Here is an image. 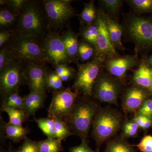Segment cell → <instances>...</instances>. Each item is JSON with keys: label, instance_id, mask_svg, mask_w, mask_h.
<instances>
[{"label": "cell", "instance_id": "6da1fadb", "mask_svg": "<svg viewBox=\"0 0 152 152\" xmlns=\"http://www.w3.org/2000/svg\"><path fill=\"white\" fill-rule=\"evenodd\" d=\"M77 100L70 113L63 119L73 134L79 136L82 140H86L98 112V106L94 101L88 99Z\"/></svg>", "mask_w": 152, "mask_h": 152}, {"label": "cell", "instance_id": "7a4b0ae2", "mask_svg": "<svg viewBox=\"0 0 152 152\" xmlns=\"http://www.w3.org/2000/svg\"><path fill=\"white\" fill-rule=\"evenodd\" d=\"M36 39L17 34L10 38L7 46L12 52L15 59L42 64L47 61L46 57L42 45Z\"/></svg>", "mask_w": 152, "mask_h": 152}, {"label": "cell", "instance_id": "3957f363", "mask_svg": "<svg viewBox=\"0 0 152 152\" xmlns=\"http://www.w3.org/2000/svg\"><path fill=\"white\" fill-rule=\"evenodd\" d=\"M43 16L40 7L35 2H28L20 14L17 34L38 39L44 32Z\"/></svg>", "mask_w": 152, "mask_h": 152}, {"label": "cell", "instance_id": "277c9868", "mask_svg": "<svg viewBox=\"0 0 152 152\" xmlns=\"http://www.w3.org/2000/svg\"><path fill=\"white\" fill-rule=\"evenodd\" d=\"M121 118L110 109L98 111L92 124V135L98 145L113 137L121 127Z\"/></svg>", "mask_w": 152, "mask_h": 152}, {"label": "cell", "instance_id": "5b68a950", "mask_svg": "<svg viewBox=\"0 0 152 152\" xmlns=\"http://www.w3.org/2000/svg\"><path fill=\"white\" fill-rule=\"evenodd\" d=\"M126 32L131 40L140 50L152 47V20L133 16L128 19Z\"/></svg>", "mask_w": 152, "mask_h": 152}, {"label": "cell", "instance_id": "8992f818", "mask_svg": "<svg viewBox=\"0 0 152 152\" xmlns=\"http://www.w3.org/2000/svg\"><path fill=\"white\" fill-rule=\"evenodd\" d=\"M104 61L102 58L95 57L91 61L79 65L73 85L75 91L81 92L86 96L93 95L95 82Z\"/></svg>", "mask_w": 152, "mask_h": 152}, {"label": "cell", "instance_id": "52a82bcc", "mask_svg": "<svg viewBox=\"0 0 152 152\" xmlns=\"http://www.w3.org/2000/svg\"><path fill=\"white\" fill-rule=\"evenodd\" d=\"M16 59L11 60L0 74V92L2 100L12 93L18 91L25 79L24 69Z\"/></svg>", "mask_w": 152, "mask_h": 152}, {"label": "cell", "instance_id": "ba28073f", "mask_svg": "<svg viewBox=\"0 0 152 152\" xmlns=\"http://www.w3.org/2000/svg\"><path fill=\"white\" fill-rule=\"evenodd\" d=\"M79 92L70 88L53 92V98L48 110L50 118H64L70 113L78 97Z\"/></svg>", "mask_w": 152, "mask_h": 152}, {"label": "cell", "instance_id": "9c48e42d", "mask_svg": "<svg viewBox=\"0 0 152 152\" xmlns=\"http://www.w3.org/2000/svg\"><path fill=\"white\" fill-rule=\"evenodd\" d=\"M69 0H46L43 1L45 12L50 24L59 28L75 15Z\"/></svg>", "mask_w": 152, "mask_h": 152}, {"label": "cell", "instance_id": "30bf717a", "mask_svg": "<svg viewBox=\"0 0 152 152\" xmlns=\"http://www.w3.org/2000/svg\"><path fill=\"white\" fill-rule=\"evenodd\" d=\"M121 91V85L116 78L110 74L100 73L95 82L93 94L99 101L116 103Z\"/></svg>", "mask_w": 152, "mask_h": 152}, {"label": "cell", "instance_id": "8fae6325", "mask_svg": "<svg viewBox=\"0 0 152 152\" xmlns=\"http://www.w3.org/2000/svg\"><path fill=\"white\" fill-rule=\"evenodd\" d=\"M47 61L56 66L71 61L68 57L61 36L55 32L47 34L42 44Z\"/></svg>", "mask_w": 152, "mask_h": 152}, {"label": "cell", "instance_id": "7c38bea8", "mask_svg": "<svg viewBox=\"0 0 152 152\" xmlns=\"http://www.w3.org/2000/svg\"><path fill=\"white\" fill-rule=\"evenodd\" d=\"M24 75L30 92L46 93L48 88V73L42 64L29 63L24 69Z\"/></svg>", "mask_w": 152, "mask_h": 152}, {"label": "cell", "instance_id": "4fadbf2b", "mask_svg": "<svg viewBox=\"0 0 152 152\" xmlns=\"http://www.w3.org/2000/svg\"><path fill=\"white\" fill-rule=\"evenodd\" d=\"M96 23L98 28L97 48L95 57L105 60L108 58L117 56L116 48L111 40L104 21L99 11L98 12Z\"/></svg>", "mask_w": 152, "mask_h": 152}, {"label": "cell", "instance_id": "5bb4252c", "mask_svg": "<svg viewBox=\"0 0 152 152\" xmlns=\"http://www.w3.org/2000/svg\"><path fill=\"white\" fill-rule=\"evenodd\" d=\"M105 68L109 74L115 78L122 80L128 71L137 65L138 62L137 55H128L106 59Z\"/></svg>", "mask_w": 152, "mask_h": 152}, {"label": "cell", "instance_id": "9a60e30c", "mask_svg": "<svg viewBox=\"0 0 152 152\" xmlns=\"http://www.w3.org/2000/svg\"><path fill=\"white\" fill-rule=\"evenodd\" d=\"M148 92L136 85L129 88L123 98V106L125 111L127 113L137 112L147 99Z\"/></svg>", "mask_w": 152, "mask_h": 152}, {"label": "cell", "instance_id": "2e32d148", "mask_svg": "<svg viewBox=\"0 0 152 152\" xmlns=\"http://www.w3.org/2000/svg\"><path fill=\"white\" fill-rule=\"evenodd\" d=\"M99 12L104 21L109 36L115 48L124 50H125L124 47L122 43L124 28L104 12L102 11H99Z\"/></svg>", "mask_w": 152, "mask_h": 152}, {"label": "cell", "instance_id": "e0dca14e", "mask_svg": "<svg viewBox=\"0 0 152 152\" xmlns=\"http://www.w3.org/2000/svg\"><path fill=\"white\" fill-rule=\"evenodd\" d=\"M46 97V93L37 91L30 92L24 97L23 110L28 117L34 115L38 110L43 107Z\"/></svg>", "mask_w": 152, "mask_h": 152}, {"label": "cell", "instance_id": "ac0fdd59", "mask_svg": "<svg viewBox=\"0 0 152 152\" xmlns=\"http://www.w3.org/2000/svg\"><path fill=\"white\" fill-rule=\"evenodd\" d=\"M1 121V135L2 138L9 139L14 142L24 140L30 132L27 128L23 126H16Z\"/></svg>", "mask_w": 152, "mask_h": 152}, {"label": "cell", "instance_id": "d6986e66", "mask_svg": "<svg viewBox=\"0 0 152 152\" xmlns=\"http://www.w3.org/2000/svg\"><path fill=\"white\" fill-rule=\"evenodd\" d=\"M134 85L152 94V68L143 63L135 71L133 77Z\"/></svg>", "mask_w": 152, "mask_h": 152}, {"label": "cell", "instance_id": "ffe728a7", "mask_svg": "<svg viewBox=\"0 0 152 152\" xmlns=\"http://www.w3.org/2000/svg\"><path fill=\"white\" fill-rule=\"evenodd\" d=\"M61 37L67 54L71 61L77 55L80 44H79L78 37L76 33L69 28L63 33Z\"/></svg>", "mask_w": 152, "mask_h": 152}, {"label": "cell", "instance_id": "44dd1931", "mask_svg": "<svg viewBox=\"0 0 152 152\" xmlns=\"http://www.w3.org/2000/svg\"><path fill=\"white\" fill-rule=\"evenodd\" d=\"M105 152H137L124 138L113 139L107 143Z\"/></svg>", "mask_w": 152, "mask_h": 152}, {"label": "cell", "instance_id": "7402d4cb", "mask_svg": "<svg viewBox=\"0 0 152 152\" xmlns=\"http://www.w3.org/2000/svg\"><path fill=\"white\" fill-rule=\"evenodd\" d=\"M61 141L56 138L48 137L36 142L40 152H61L63 151Z\"/></svg>", "mask_w": 152, "mask_h": 152}, {"label": "cell", "instance_id": "603a6c76", "mask_svg": "<svg viewBox=\"0 0 152 152\" xmlns=\"http://www.w3.org/2000/svg\"><path fill=\"white\" fill-rule=\"evenodd\" d=\"M2 110L7 113L9 117V124L16 126H22L28 117L24 111L20 109L4 107Z\"/></svg>", "mask_w": 152, "mask_h": 152}, {"label": "cell", "instance_id": "cb8c5ba5", "mask_svg": "<svg viewBox=\"0 0 152 152\" xmlns=\"http://www.w3.org/2000/svg\"><path fill=\"white\" fill-rule=\"evenodd\" d=\"M98 13H97L94 1L85 4L84 8L80 15V18L83 23L89 26L94 23L96 21Z\"/></svg>", "mask_w": 152, "mask_h": 152}, {"label": "cell", "instance_id": "d4e9b609", "mask_svg": "<svg viewBox=\"0 0 152 152\" xmlns=\"http://www.w3.org/2000/svg\"><path fill=\"white\" fill-rule=\"evenodd\" d=\"M56 138L60 140H65L66 139L73 133L62 118L53 119Z\"/></svg>", "mask_w": 152, "mask_h": 152}, {"label": "cell", "instance_id": "484cf974", "mask_svg": "<svg viewBox=\"0 0 152 152\" xmlns=\"http://www.w3.org/2000/svg\"><path fill=\"white\" fill-rule=\"evenodd\" d=\"M98 34V28L96 21L93 24L84 27L81 31L82 35L85 40L94 47L96 51L97 48Z\"/></svg>", "mask_w": 152, "mask_h": 152}, {"label": "cell", "instance_id": "4316f807", "mask_svg": "<svg viewBox=\"0 0 152 152\" xmlns=\"http://www.w3.org/2000/svg\"><path fill=\"white\" fill-rule=\"evenodd\" d=\"M38 127L48 137L56 138L53 119L50 118H41L34 119Z\"/></svg>", "mask_w": 152, "mask_h": 152}, {"label": "cell", "instance_id": "83f0119b", "mask_svg": "<svg viewBox=\"0 0 152 152\" xmlns=\"http://www.w3.org/2000/svg\"><path fill=\"white\" fill-rule=\"evenodd\" d=\"M23 105L24 97L21 96L18 91H17L9 95L2 100L1 107H9L23 110Z\"/></svg>", "mask_w": 152, "mask_h": 152}, {"label": "cell", "instance_id": "f1b7e54d", "mask_svg": "<svg viewBox=\"0 0 152 152\" xmlns=\"http://www.w3.org/2000/svg\"><path fill=\"white\" fill-rule=\"evenodd\" d=\"M96 54L94 47L87 42H82L79 44L77 56L83 61H86Z\"/></svg>", "mask_w": 152, "mask_h": 152}, {"label": "cell", "instance_id": "f546056e", "mask_svg": "<svg viewBox=\"0 0 152 152\" xmlns=\"http://www.w3.org/2000/svg\"><path fill=\"white\" fill-rule=\"evenodd\" d=\"M128 2L139 13L152 12V0H130Z\"/></svg>", "mask_w": 152, "mask_h": 152}, {"label": "cell", "instance_id": "4dcf8cb0", "mask_svg": "<svg viewBox=\"0 0 152 152\" xmlns=\"http://www.w3.org/2000/svg\"><path fill=\"white\" fill-rule=\"evenodd\" d=\"M15 12L7 9H1L0 11V26L1 27H9L12 25L16 19Z\"/></svg>", "mask_w": 152, "mask_h": 152}, {"label": "cell", "instance_id": "1f68e13d", "mask_svg": "<svg viewBox=\"0 0 152 152\" xmlns=\"http://www.w3.org/2000/svg\"><path fill=\"white\" fill-rule=\"evenodd\" d=\"M140 127L133 121H128L123 126L122 135L124 137H134L137 135Z\"/></svg>", "mask_w": 152, "mask_h": 152}, {"label": "cell", "instance_id": "d6a6232c", "mask_svg": "<svg viewBox=\"0 0 152 152\" xmlns=\"http://www.w3.org/2000/svg\"><path fill=\"white\" fill-rule=\"evenodd\" d=\"M100 2L107 12L114 15L119 11L122 5L123 1L121 0H102Z\"/></svg>", "mask_w": 152, "mask_h": 152}, {"label": "cell", "instance_id": "836d02e7", "mask_svg": "<svg viewBox=\"0 0 152 152\" xmlns=\"http://www.w3.org/2000/svg\"><path fill=\"white\" fill-rule=\"evenodd\" d=\"M13 59H15L13 53L8 47H4L1 49L0 51V71L10 61Z\"/></svg>", "mask_w": 152, "mask_h": 152}, {"label": "cell", "instance_id": "e575fe53", "mask_svg": "<svg viewBox=\"0 0 152 152\" xmlns=\"http://www.w3.org/2000/svg\"><path fill=\"white\" fill-rule=\"evenodd\" d=\"M48 88L55 91L63 89V81L55 72L48 73Z\"/></svg>", "mask_w": 152, "mask_h": 152}, {"label": "cell", "instance_id": "d590c367", "mask_svg": "<svg viewBox=\"0 0 152 152\" xmlns=\"http://www.w3.org/2000/svg\"><path fill=\"white\" fill-rule=\"evenodd\" d=\"M136 115H141L152 120V99H147L136 112Z\"/></svg>", "mask_w": 152, "mask_h": 152}, {"label": "cell", "instance_id": "8d00e7d4", "mask_svg": "<svg viewBox=\"0 0 152 152\" xmlns=\"http://www.w3.org/2000/svg\"><path fill=\"white\" fill-rule=\"evenodd\" d=\"M19 152H40L37 142L26 138L21 145L19 147Z\"/></svg>", "mask_w": 152, "mask_h": 152}, {"label": "cell", "instance_id": "74e56055", "mask_svg": "<svg viewBox=\"0 0 152 152\" xmlns=\"http://www.w3.org/2000/svg\"><path fill=\"white\" fill-rule=\"evenodd\" d=\"M135 146L142 152H152V136H145Z\"/></svg>", "mask_w": 152, "mask_h": 152}, {"label": "cell", "instance_id": "f35d334b", "mask_svg": "<svg viewBox=\"0 0 152 152\" xmlns=\"http://www.w3.org/2000/svg\"><path fill=\"white\" fill-rule=\"evenodd\" d=\"M133 120L138 125L140 128L143 129H149L152 126V119L141 115H136Z\"/></svg>", "mask_w": 152, "mask_h": 152}, {"label": "cell", "instance_id": "ab89813d", "mask_svg": "<svg viewBox=\"0 0 152 152\" xmlns=\"http://www.w3.org/2000/svg\"><path fill=\"white\" fill-rule=\"evenodd\" d=\"M5 1L15 12H21L28 2V1L25 0H10Z\"/></svg>", "mask_w": 152, "mask_h": 152}, {"label": "cell", "instance_id": "60d3db41", "mask_svg": "<svg viewBox=\"0 0 152 152\" xmlns=\"http://www.w3.org/2000/svg\"><path fill=\"white\" fill-rule=\"evenodd\" d=\"M69 152H96L94 151L89 146L86 140H83L80 145L73 147L70 149Z\"/></svg>", "mask_w": 152, "mask_h": 152}, {"label": "cell", "instance_id": "b9f144b4", "mask_svg": "<svg viewBox=\"0 0 152 152\" xmlns=\"http://www.w3.org/2000/svg\"><path fill=\"white\" fill-rule=\"evenodd\" d=\"M12 32L10 31H5L0 33V47H2L10 38L13 36Z\"/></svg>", "mask_w": 152, "mask_h": 152}, {"label": "cell", "instance_id": "7bdbcfd3", "mask_svg": "<svg viewBox=\"0 0 152 152\" xmlns=\"http://www.w3.org/2000/svg\"><path fill=\"white\" fill-rule=\"evenodd\" d=\"M75 72L73 69L69 68L64 74L60 77V78L63 82H67L72 78L75 75Z\"/></svg>", "mask_w": 152, "mask_h": 152}, {"label": "cell", "instance_id": "ee69618b", "mask_svg": "<svg viewBox=\"0 0 152 152\" xmlns=\"http://www.w3.org/2000/svg\"><path fill=\"white\" fill-rule=\"evenodd\" d=\"M69 68V67H68L66 65V64L58 65L56 66L55 72L60 77Z\"/></svg>", "mask_w": 152, "mask_h": 152}, {"label": "cell", "instance_id": "f6af8a7d", "mask_svg": "<svg viewBox=\"0 0 152 152\" xmlns=\"http://www.w3.org/2000/svg\"><path fill=\"white\" fill-rule=\"evenodd\" d=\"M4 152H19L18 150L15 149L12 146L10 145L8 149Z\"/></svg>", "mask_w": 152, "mask_h": 152}, {"label": "cell", "instance_id": "bcb514c9", "mask_svg": "<svg viewBox=\"0 0 152 152\" xmlns=\"http://www.w3.org/2000/svg\"><path fill=\"white\" fill-rule=\"evenodd\" d=\"M148 63L151 66L152 68V55L148 59Z\"/></svg>", "mask_w": 152, "mask_h": 152}]
</instances>
